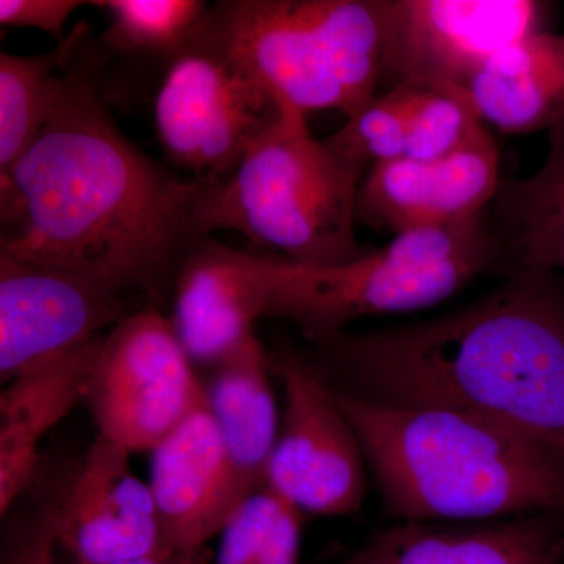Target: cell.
I'll use <instances>...</instances> for the list:
<instances>
[{"mask_svg": "<svg viewBox=\"0 0 564 564\" xmlns=\"http://www.w3.org/2000/svg\"><path fill=\"white\" fill-rule=\"evenodd\" d=\"M107 54L85 22L31 147L0 172V252L161 310L204 228L206 182L182 180L115 121Z\"/></svg>", "mask_w": 564, "mask_h": 564, "instance_id": "1", "label": "cell"}, {"mask_svg": "<svg viewBox=\"0 0 564 564\" xmlns=\"http://www.w3.org/2000/svg\"><path fill=\"white\" fill-rule=\"evenodd\" d=\"M313 366L364 399L464 411L564 463V280L532 270L455 313L317 340ZM337 389V388H336Z\"/></svg>", "mask_w": 564, "mask_h": 564, "instance_id": "2", "label": "cell"}, {"mask_svg": "<svg viewBox=\"0 0 564 564\" xmlns=\"http://www.w3.org/2000/svg\"><path fill=\"white\" fill-rule=\"evenodd\" d=\"M332 391L395 518L475 524L564 513V463L536 441L451 408Z\"/></svg>", "mask_w": 564, "mask_h": 564, "instance_id": "3", "label": "cell"}, {"mask_svg": "<svg viewBox=\"0 0 564 564\" xmlns=\"http://www.w3.org/2000/svg\"><path fill=\"white\" fill-rule=\"evenodd\" d=\"M195 32L306 117L337 110L350 120L383 77L381 0H221Z\"/></svg>", "mask_w": 564, "mask_h": 564, "instance_id": "4", "label": "cell"}, {"mask_svg": "<svg viewBox=\"0 0 564 564\" xmlns=\"http://www.w3.org/2000/svg\"><path fill=\"white\" fill-rule=\"evenodd\" d=\"M366 174L326 140L314 139L306 115L288 107L228 180L207 184L204 228L209 236L240 232L300 265L355 261L372 251L356 239Z\"/></svg>", "mask_w": 564, "mask_h": 564, "instance_id": "5", "label": "cell"}, {"mask_svg": "<svg viewBox=\"0 0 564 564\" xmlns=\"http://www.w3.org/2000/svg\"><path fill=\"white\" fill-rule=\"evenodd\" d=\"M488 212L402 234L381 250L340 265H300L265 256V317L295 323L317 343L358 318L436 306L491 272Z\"/></svg>", "mask_w": 564, "mask_h": 564, "instance_id": "6", "label": "cell"}, {"mask_svg": "<svg viewBox=\"0 0 564 564\" xmlns=\"http://www.w3.org/2000/svg\"><path fill=\"white\" fill-rule=\"evenodd\" d=\"M285 109L195 31L163 63L152 104L155 135L169 161L206 184L228 180Z\"/></svg>", "mask_w": 564, "mask_h": 564, "instance_id": "7", "label": "cell"}, {"mask_svg": "<svg viewBox=\"0 0 564 564\" xmlns=\"http://www.w3.org/2000/svg\"><path fill=\"white\" fill-rule=\"evenodd\" d=\"M85 400L98 436L133 454L154 451L206 393L170 317L144 307L104 336Z\"/></svg>", "mask_w": 564, "mask_h": 564, "instance_id": "8", "label": "cell"}, {"mask_svg": "<svg viewBox=\"0 0 564 564\" xmlns=\"http://www.w3.org/2000/svg\"><path fill=\"white\" fill-rule=\"evenodd\" d=\"M274 369L284 414L263 486L302 513H356L366 499L367 459L351 422L306 359L280 355Z\"/></svg>", "mask_w": 564, "mask_h": 564, "instance_id": "9", "label": "cell"}, {"mask_svg": "<svg viewBox=\"0 0 564 564\" xmlns=\"http://www.w3.org/2000/svg\"><path fill=\"white\" fill-rule=\"evenodd\" d=\"M544 7L533 0H381V84L467 88L497 52L540 32Z\"/></svg>", "mask_w": 564, "mask_h": 564, "instance_id": "10", "label": "cell"}, {"mask_svg": "<svg viewBox=\"0 0 564 564\" xmlns=\"http://www.w3.org/2000/svg\"><path fill=\"white\" fill-rule=\"evenodd\" d=\"M144 307L79 274L0 252V380L90 343Z\"/></svg>", "mask_w": 564, "mask_h": 564, "instance_id": "11", "label": "cell"}, {"mask_svg": "<svg viewBox=\"0 0 564 564\" xmlns=\"http://www.w3.org/2000/svg\"><path fill=\"white\" fill-rule=\"evenodd\" d=\"M128 448L96 436L50 499L58 547L76 564H111L166 551L150 485Z\"/></svg>", "mask_w": 564, "mask_h": 564, "instance_id": "12", "label": "cell"}, {"mask_svg": "<svg viewBox=\"0 0 564 564\" xmlns=\"http://www.w3.org/2000/svg\"><path fill=\"white\" fill-rule=\"evenodd\" d=\"M500 182L499 147L484 129L440 161L375 163L359 188L356 220L395 237L443 228L488 210Z\"/></svg>", "mask_w": 564, "mask_h": 564, "instance_id": "13", "label": "cell"}, {"mask_svg": "<svg viewBox=\"0 0 564 564\" xmlns=\"http://www.w3.org/2000/svg\"><path fill=\"white\" fill-rule=\"evenodd\" d=\"M151 452L150 488L163 547L198 556L247 499L207 403Z\"/></svg>", "mask_w": 564, "mask_h": 564, "instance_id": "14", "label": "cell"}, {"mask_svg": "<svg viewBox=\"0 0 564 564\" xmlns=\"http://www.w3.org/2000/svg\"><path fill=\"white\" fill-rule=\"evenodd\" d=\"M170 317L193 362L215 367L256 336L265 317V256L206 237L177 274Z\"/></svg>", "mask_w": 564, "mask_h": 564, "instance_id": "15", "label": "cell"}, {"mask_svg": "<svg viewBox=\"0 0 564 564\" xmlns=\"http://www.w3.org/2000/svg\"><path fill=\"white\" fill-rule=\"evenodd\" d=\"M564 513L444 525L403 522L375 536L347 564H562Z\"/></svg>", "mask_w": 564, "mask_h": 564, "instance_id": "16", "label": "cell"}, {"mask_svg": "<svg viewBox=\"0 0 564 564\" xmlns=\"http://www.w3.org/2000/svg\"><path fill=\"white\" fill-rule=\"evenodd\" d=\"M106 334L18 375L0 393V514L6 518L40 473V443L87 399Z\"/></svg>", "mask_w": 564, "mask_h": 564, "instance_id": "17", "label": "cell"}, {"mask_svg": "<svg viewBox=\"0 0 564 564\" xmlns=\"http://www.w3.org/2000/svg\"><path fill=\"white\" fill-rule=\"evenodd\" d=\"M494 273H564V117L549 131L543 165L502 180L488 212Z\"/></svg>", "mask_w": 564, "mask_h": 564, "instance_id": "18", "label": "cell"}, {"mask_svg": "<svg viewBox=\"0 0 564 564\" xmlns=\"http://www.w3.org/2000/svg\"><path fill=\"white\" fill-rule=\"evenodd\" d=\"M467 90L481 120L500 131H551L564 117V33L534 32L503 47Z\"/></svg>", "mask_w": 564, "mask_h": 564, "instance_id": "19", "label": "cell"}, {"mask_svg": "<svg viewBox=\"0 0 564 564\" xmlns=\"http://www.w3.org/2000/svg\"><path fill=\"white\" fill-rule=\"evenodd\" d=\"M270 358L258 336L212 367L206 403L245 496L265 484L280 419L270 384Z\"/></svg>", "mask_w": 564, "mask_h": 564, "instance_id": "20", "label": "cell"}, {"mask_svg": "<svg viewBox=\"0 0 564 564\" xmlns=\"http://www.w3.org/2000/svg\"><path fill=\"white\" fill-rule=\"evenodd\" d=\"M84 25H74L66 40L46 54H0V172L24 154L46 122L58 76Z\"/></svg>", "mask_w": 564, "mask_h": 564, "instance_id": "21", "label": "cell"}, {"mask_svg": "<svg viewBox=\"0 0 564 564\" xmlns=\"http://www.w3.org/2000/svg\"><path fill=\"white\" fill-rule=\"evenodd\" d=\"M110 25L99 39L104 51L158 57L165 63L191 39L206 14L202 0H96Z\"/></svg>", "mask_w": 564, "mask_h": 564, "instance_id": "22", "label": "cell"}, {"mask_svg": "<svg viewBox=\"0 0 564 564\" xmlns=\"http://www.w3.org/2000/svg\"><path fill=\"white\" fill-rule=\"evenodd\" d=\"M406 102V159L440 161L462 150L481 131L469 90L456 85L399 84Z\"/></svg>", "mask_w": 564, "mask_h": 564, "instance_id": "23", "label": "cell"}, {"mask_svg": "<svg viewBox=\"0 0 564 564\" xmlns=\"http://www.w3.org/2000/svg\"><path fill=\"white\" fill-rule=\"evenodd\" d=\"M343 158L369 172L375 163L406 155V102L402 85L378 95L366 109L325 139Z\"/></svg>", "mask_w": 564, "mask_h": 564, "instance_id": "24", "label": "cell"}, {"mask_svg": "<svg viewBox=\"0 0 564 564\" xmlns=\"http://www.w3.org/2000/svg\"><path fill=\"white\" fill-rule=\"evenodd\" d=\"M291 503L262 486L237 508L221 532L215 564H252Z\"/></svg>", "mask_w": 564, "mask_h": 564, "instance_id": "25", "label": "cell"}, {"mask_svg": "<svg viewBox=\"0 0 564 564\" xmlns=\"http://www.w3.org/2000/svg\"><path fill=\"white\" fill-rule=\"evenodd\" d=\"M85 6L80 0H0L3 28L39 29L54 39L66 40V24Z\"/></svg>", "mask_w": 564, "mask_h": 564, "instance_id": "26", "label": "cell"}, {"mask_svg": "<svg viewBox=\"0 0 564 564\" xmlns=\"http://www.w3.org/2000/svg\"><path fill=\"white\" fill-rule=\"evenodd\" d=\"M57 534L46 503L33 524L11 541L2 564H57Z\"/></svg>", "mask_w": 564, "mask_h": 564, "instance_id": "27", "label": "cell"}, {"mask_svg": "<svg viewBox=\"0 0 564 564\" xmlns=\"http://www.w3.org/2000/svg\"><path fill=\"white\" fill-rule=\"evenodd\" d=\"M111 564H199L198 556H185L170 551H161L158 554L140 556V558L126 560V562Z\"/></svg>", "mask_w": 564, "mask_h": 564, "instance_id": "28", "label": "cell"}]
</instances>
